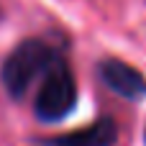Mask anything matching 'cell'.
Segmentation results:
<instances>
[{"mask_svg": "<svg viewBox=\"0 0 146 146\" xmlns=\"http://www.w3.org/2000/svg\"><path fill=\"white\" fill-rule=\"evenodd\" d=\"M59 62H64V44L44 36H28L13 46L3 59L0 82L10 98L21 100L36 82H41Z\"/></svg>", "mask_w": 146, "mask_h": 146, "instance_id": "cell-1", "label": "cell"}, {"mask_svg": "<svg viewBox=\"0 0 146 146\" xmlns=\"http://www.w3.org/2000/svg\"><path fill=\"white\" fill-rule=\"evenodd\" d=\"M74 108H77V80L64 59L41 80L33 100V113L41 123H59L69 118Z\"/></svg>", "mask_w": 146, "mask_h": 146, "instance_id": "cell-2", "label": "cell"}, {"mask_svg": "<svg viewBox=\"0 0 146 146\" xmlns=\"http://www.w3.org/2000/svg\"><path fill=\"white\" fill-rule=\"evenodd\" d=\"M95 72H98V77H100V82H103L110 92H115L118 98L131 100V103H139V100L146 98V77L136 69V67H131L128 62L110 56V59L98 62Z\"/></svg>", "mask_w": 146, "mask_h": 146, "instance_id": "cell-3", "label": "cell"}, {"mask_svg": "<svg viewBox=\"0 0 146 146\" xmlns=\"http://www.w3.org/2000/svg\"><path fill=\"white\" fill-rule=\"evenodd\" d=\"M115 141H118V123L105 115V118H98L95 123H90L85 128L46 139L44 144L46 146H113Z\"/></svg>", "mask_w": 146, "mask_h": 146, "instance_id": "cell-4", "label": "cell"}, {"mask_svg": "<svg viewBox=\"0 0 146 146\" xmlns=\"http://www.w3.org/2000/svg\"><path fill=\"white\" fill-rule=\"evenodd\" d=\"M144 144H146V131H144Z\"/></svg>", "mask_w": 146, "mask_h": 146, "instance_id": "cell-5", "label": "cell"}]
</instances>
